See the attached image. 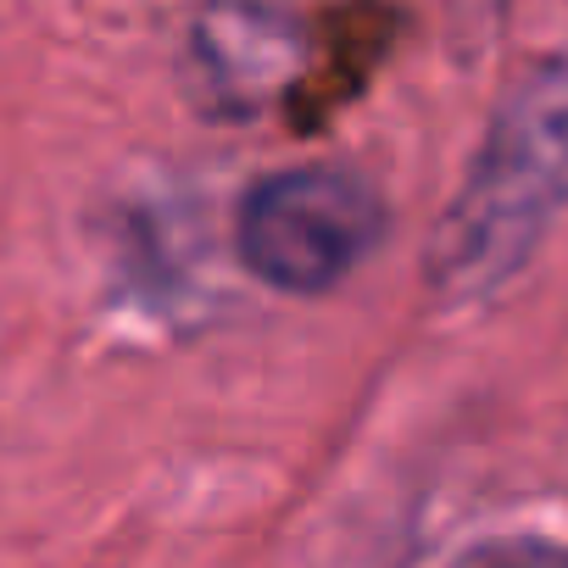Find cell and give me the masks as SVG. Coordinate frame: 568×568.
Masks as SVG:
<instances>
[{
    "mask_svg": "<svg viewBox=\"0 0 568 568\" xmlns=\"http://www.w3.org/2000/svg\"><path fill=\"white\" fill-rule=\"evenodd\" d=\"M568 206V57L540 62L490 118L485 145L429 251L440 296H490Z\"/></svg>",
    "mask_w": 568,
    "mask_h": 568,
    "instance_id": "6da1fadb",
    "label": "cell"
},
{
    "mask_svg": "<svg viewBox=\"0 0 568 568\" xmlns=\"http://www.w3.org/2000/svg\"><path fill=\"white\" fill-rule=\"evenodd\" d=\"M385 234V201L363 173L291 168L240 206V256L284 296H324L352 278Z\"/></svg>",
    "mask_w": 568,
    "mask_h": 568,
    "instance_id": "7a4b0ae2",
    "label": "cell"
},
{
    "mask_svg": "<svg viewBox=\"0 0 568 568\" xmlns=\"http://www.w3.org/2000/svg\"><path fill=\"white\" fill-rule=\"evenodd\" d=\"M452 568H568V551L540 540H496V546H474Z\"/></svg>",
    "mask_w": 568,
    "mask_h": 568,
    "instance_id": "3957f363",
    "label": "cell"
}]
</instances>
